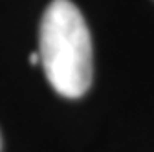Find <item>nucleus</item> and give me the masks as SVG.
Returning <instances> with one entry per match:
<instances>
[{
	"instance_id": "f257e3e1",
	"label": "nucleus",
	"mask_w": 154,
	"mask_h": 152,
	"mask_svg": "<svg viewBox=\"0 0 154 152\" xmlns=\"http://www.w3.org/2000/svg\"><path fill=\"white\" fill-rule=\"evenodd\" d=\"M38 55L51 88L77 99L92 84V39L81 11L70 0H53L38 31Z\"/></svg>"
},
{
	"instance_id": "f03ea898",
	"label": "nucleus",
	"mask_w": 154,
	"mask_h": 152,
	"mask_svg": "<svg viewBox=\"0 0 154 152\" xmlns=\"http://www.w3.org/2000/svg\"><path fill=\"white\" fill-rule=\"evenodd\" d=\"M38 62H41V55H38V51H33L31 55H29V64H38Z\"/></svg>"
}]
</instances>
